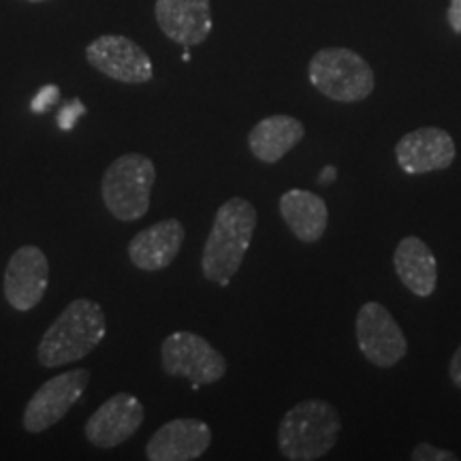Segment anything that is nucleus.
Wrapping results in <instances>:
<instances>
[{
  "instance_id": "nucleus-21",
  "label": "nucleus",
  "mask_w": 461,
  "mask_h": 461,
  "mask_svg": "<svg viewBox=\"0 0 461 461\" xmlns=\"http://www.w3.org/2000/svg\"><path fill=\"white\" fill-rule=\"evenodd\" d=\"M84 113H86V107L82 105V103L73 101L71 105L62 109L60 115H58V124H60L62 131H68L75 124V120H77L79 115H84Z\"/></svg>"
},
{
  "instance_id": "nucleus-16",
  "label": "nucleus",
  "mask_w": 461,
  "mask_h": 461,
  "mask_svg": "<svg viewBox=\"0 0 461 461\" xmlns=\"http://www.w3.org/2000/svg\"><path fill=\"white\" fill-rule=\"evenodd\" d=\"M393 267L402 285L417 295L428 299L438 286V261L431 248L417 235H408L393 252Z\"/></svg>"
},
{
  "instance_id": "nucleus-14",
  "label": "nucleus",
  "mask_w": 461,
  "mask_h": 461,
  "mask_svg": "<svg viewBox=\"0 0 461 461\" xmlns=\"http://www.w3.org/2000/svg\"><path fill=\"white\" fill-rule=\"evenodd\" d=\"M154 17L165 37L184 48L203 43L214 26L210 0H157Z\"/></svg>"
},
{
  "instance_id": "nucleus-8",
  "label": "nucleus",
  "mask_w": 461,
  "mask_h": 461,
  "mask_svg": "<svg viewBox=\"0 0 461 461\" xmlns=\"http://www.w3.org/2000/svg\"><path fill=\"white\" fill-rule=\"evenodd\" d=\"M88 65L120 84L140 86L152 82L154 65L148 51L122 34H101L86 48Z\"/></svg>"
},
{
  "instance_id": "nucleus-12",
  "label": "nucleus",
  "mask_w": 461,
  "mask_h": 461,
  "mask_svg": "<svg viewBox=\"0 0 461 461\" xmlns=\"http://www.w3.org/2000/svg\"><path fill=\"white\" fill-rule=\"evenodd\" d=\"M455 154H457V148H455L453 137L445 129H436V126H423V129L408 132L395 146L397 165L408 176L448 169Z\"/></svg>"
},
{
  "instance_id": "nucleus-15",
  "label": "nucleus",
  "mask_w": 461,
  "mask_h": 461,
  "mask_svg": "<svg viewBox=\"0 0 461 461\" xmlns=\"http://www.w3.org/2000/svg\"><path fill=\"white\" fill-rule=\"evenodd\" d=\"M186 229L177 218H165L152 227L140 230L129 241V258L141 272H160L167 269L180 255Z\"/></svg>"
},
{
  "instance_id": "nucleus-5",
  "label": "nucleus",
  "mask_w": 461,
  "mask_h": 461,
  "mask_svg": "<svg viewBox=\"0 0 461 461\" xmlns=\"http://www.w3.org/2000/svg\"><path fill=\"white\" fill-rule=\"evenodd\" d=\"M310 84L338 103L366 101L376 88L372 67L353 50L325 48L308 65Z\"/></svg>"
},
{
  "instance_id": "nucleus-9",
  "label": "nucleus",
  "mask_w": 461,
  "mask_h": 461,
  "mask_svg": "<svg viewBox=\"0 0 461 461\" xmlns=\"http://www.w3.org/2000/svg\"><path fill=\"white\" fill-rule=\"evenodd\" d=\"M357 344L372 366L393 367L408 353V339L391 312L378 302L363 303L355 319Z\"/></svg>"
},
{
  "instance_id": "nucleus-22",
  "label": "nucleus",
  "mask_w": 461,
  "mask_h": 461,
  "mask_svg": "<svg viewBox=\"0 0 461 461\" xmlns=\"http://www.w3.org/2000/svg\"><path fill=\"white\" fill-rule=\"evenodd\" d=\"M447 20L448 26L453 28V32L461 34V0H451V3H448Z\"/></svg>"
},
{
  "instance_id": "nucleus-1",
  "label": "nucleus",
  "mask_w": 461,
  "mask_h": 461,
  "mask_svg": "<svg viewBox=\"0 0 461 461\" xmlns=\"http://www.w3.org/2000/svg\"><path fill=\"white\" fill-rule=\"evenodd\" d=\"M257 221L255 205L244 197H230L218 207L201 255V272L205 280L221 286L229 285L244 263L255 238Z\"/></svg>"
},
{
  "instance_id": "nucleus-25",
  "label": "nucleus",
  "mask_w": 461,
  "mask_h": 461,
  "mask_svg": "<svg viewBox=\"0 0 461 461\" xmlns=\"http://www.w3.org/2000/svg\"><path fill=\"white\" fill-rule=\"evenodd\" d=\"M26 3H32V5H41V3H50V0H26Z\"/></svg>"
},
{
  "instance_id": "nucleus-4",
  "label": "nucleus",
  "mask_w": 461,
  "mask_h": 461,
  "mask_svg": "<svg viewBox=\"0 0 461 461\" xmlns=\"http://www.w3.org/2000/svg\"><path fill=\"white\" fill-rule=\"evenodd\" d=\"M157 167L143 154H122L107 167L101 180V197L107 212L122 222L141 221L152 205Z\"/></svg>"
},
{
  "instance_id": "nucleus-20",
  "label": "nucleus",
  "mask_w": 461,
  "mask_h": 461,
  "mask_svg": "<svg viewBox=\"0 0 461 461\" xmlns=\"http://www.w3.org/2000/svg\"><path fill=\"white\" fill-rule=\"evenodd\" d=\"M56 101H58V88H56V86H45V88L39 90V95L32 99L31 109L34 113H43L45 109L54 105Z\"/></svg>"
},
{
  "instance_id": "nucleus-24",
  "label": "nucleus",
  "mask_w": 461,
  "mask_h": 461,
  "mask_svg": "<svg viewBox=\"0 0 461 461\" xmlns=\"http://www.w3.org/2000/svg\"><path fill=\"white\" fill-rule=\"evenodd\" d=\"M333 180H336V167L333 165H327L325 169H322L321 173H319V184H322V186H325V184H331Z\"/></svg>"
},
{
  "instance_id": "nucleus-7",
  "label": "nucleus",
  "mask_w": 461,
  "mask_h": 461,
  "mask_svg": "<svg viewBox=\"0 0 461 461\" xmlns=\"http://www.w3.org/2000/svg\"><path fill=\"white\" fill-rule=\"evenodd\" d=\"M90 372L88 370H68L58 374V376L45 380V383L34 391L24 408L22 425L28 434H43L56 423L67 417V412L82 400L86 387H88Z\"/></svg>"
},
{
  "instance_id": "nucleus-10",
  "label": "nucleus",
  "mask_w": 461,
  "mask_h": 461,
  "mask_svg": "<svg viewBox=\"0 0 461 461\" xmlns=\"http://www.w3.org/2000/svg\"><path fill=\"white\" fill-rule=\"evenodd\" d=\"M50 285V258L39 246H20L9 257L3 276V293L17 312H31L45 297Z\"/></svg>"
},
{
  "instance_id": "nucleus-11",
  "label": "nucleus",
  "mask_w": 461,
  "mask_h": 461,
  "mask_svg": "<svg viewBox=\"0 0 461 461\" xmlns=\"http://www.w3.org/2000/svg\"><path fill=\"white\" fill-rule=\"evenodd\" d=\"M146 420V408L131 393H115L101 403L84 425V436L95 448L120 447L140 431Z\"/></svg>"
},
{
  "instance_id": "nucleus-23",
  "label": "nucleus",
  "mask_w": 461,
  "mask_h": 461,
  "mask_svg": "<svg viewBox=\"0 0 461 461\" xmlns=\"http://www.w3.org/2000/svg\"><path fill=\"white\" fill-rule=\"evenodd\" d=\"M448 376H451L455 387L461 389V346L455 350L451 357V363H448Z\"/></svg>"
},
{
  "instance_id": "nucleus-18",
  "label": "nucleus",
  "mask_w": 461,
  "mask_h": 461,
  "mask_svg": "<svg viewBox=\"0 0 461 461\" xmlns=\"http://www.w3.org/2000/svg\"><path fill=\"white\" fill-rule=\"evenodd\" d=\"M280 216L291 233L303 244H314L325 235L330 224V210L325 199L310 190H286L278 201Z\"/></svg>"
},
{
  "instance_id": "nucleus-2",
  "label": "nucleus",
  "mask_w": 461,
  "mask_h": 461,
  "mask_svg": "<svg viewBox=\"0 0 461 461\" xmlns=\"http://www.w3.org/2000/svg\"><path fill=\"white\" fill-rule=\"evenodd\" d=\"M107 319L103 308L92 299L79 297L56 316L37 346L41 367H62L82 361L103 342Z\"/></svg>"
},
{
  "instance_id": "nucleus-13",
  "label": "nucleus",
  "mask_w": 461,
  "mask_h": 461,
  "mask_svg": "<svg viewBox=\"0 0 461 461\" xmlns=\"http://www.w3.org/2000/svg\"><path fill=\"white\" fill-rule=\"evenodd\" d=\"M212 445L210 425L199 419H173L160 425L146 445L149 461H193Z\"/></svg>"
},
{
  "instance_id": "nucleus-3",
  "label": "nucleus",
  "mask_w": 461,
  "mask_h": 461,
  "mask_svg": "<svg viewBox=\"0 0 461 461\" xmlns=\"http://www.w3.org/2000/svg\"><path fill=\"white\" fill-rule=\"evenodd\" d=\"M342 419L338 408L325 400H303L282 417L278 448L291 461H314L336 447Z\"/></svg>"
},
{
  "instance_id": "nucleus-17",
  "label": "nucleus",
  "mask_w": 461,
  "mask_h": 461,
  "mask_svg": "<svg viewBox=\"0 0 461 461\" xmlns=\"http://www.w3.org/2000/svg\"><path fill=\"white\" fill-rule=\"evenodd\" d=\"M305 137V126L286 113L263 118L248 132V148L252 157L265 165L278 163Z\"/></svg>"
},
{
  "instance_id": "nucleus-6",
  "label": "nucleus",
  "mask_w": 461,
  "mask_h": 461,
  "mask_svg": "<svg viewBox=\"0 0 461 461\" xmlns=\"http://www.w3.org/2000/svg\"><path fill=\"white\" fill-rule=\"evenodd\" d=\"M160 363L167 376L186 378L197 391L227 374V359L214 346L193 331H176L160 344Z\"/></svg>"
},
{
  "instance_id": "nucleus-19",
  "label": "nucleus",
  "mask_w": 461,
  "mask_h": 461,
  "mask_svg": "<svg viewBox=\"0 0 461 461\" xmlns=\"http://www.w3.org/2000/svg\"><path fill=\"white\" fill-rule=\"evenodd\" d=\"M412 461H457L459 457L447 448H436L429 442H419L411 453Z\"/></svg>"
}]
</instances>
